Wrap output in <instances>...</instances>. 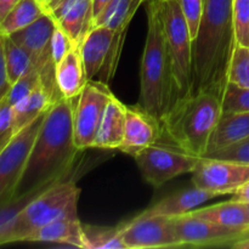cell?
Listing matches in <instances>:
<instances>
[{
  "instance_id": "obj_43",
  "label": "cell",
  "mask_w": 249,
  "mask_h": 249,
  "mask_svg": "<svg viewBox=\"0 0 249 249\" xmlns=\"http://www.w3.org/2000/svg\"><path fill=\"white\" fill-rule=\"evenodd\" d=\"M247 236H249V231H248V232H247V233H246V235H245V236H243V237H247ZM243 237H242V238H243Z\"/></svg>"
},
{
  "instance_id": "obj_5",
  "label": "cell",
  "mask_w": 249,
  "mask_h": 249,
  "mask_svg": "<svg viewBox=\"0 0 249 249\" xmlns=\"http://www.w3.org/2000/svg\"><path fill=\"white\" fill-rule=\"evenodd\" d=\"M80 190L74 181L53 185L29 202L16 216L0 240V246L23 242L24 238L41 226L65 215L78 214Z\"/></svg>"
},
{
  "instance_id": "obj_3",
  "label": "cell",
  "mask_w": 249,
  "mask_h": 249,
  "mask_svg": "<svg viewBox=\"0 0 249 249\" xmlns=\"http://www.w3.org/2000/svg\"><path fill=\"white\" fill-rule=\"evenodd\" d=\"M146 11L147 36L141 57L139 106L160 122L177 100V90L160 0H148Z\"/></svg>"
},
{
  "instance_id": "obj_33",
  "label": "cell",
  "mask_w": 249,
  "mask_h": 249,
  "mask_svg": "<svg viewBox=\"0 0 249 249\" xmlns=\"http://www.w3.org/2000/svg\"><path fill=\"white\" fill-rule=\"evenodd\" d=\"M203 157L215 158V160H229V162L240 163V164L249 165V138L228 146L225 148L215 151V152L207 153Z\"/></svg>"
},
{
  "instance_id": "obj_11",
  "label": "cell",
  "mask_w": 249,
  "mask_h": 249,
  "mask_svg": "<svg viewBox=\"0 0 249 249\" xmlns=\"http://www.w3.org/2000/svg\"><path fill=\"white\" fill-rule=\"evenodd\" d=\"M126 249L181 247L173 228L172 218L160 215H139L118 228Z\"/></svg>"
},
{
  "instance_id": "obj_20",
  "label": "cell",
  "mask_w": 249,
  "mask_h": 249,
  "mask_svg": "<svg viewBox=\"0 0 249 249\" xmlns=\"http://www.w3.org/2000/svg\"><path fill=\"white\" fill-rule=\"evenodd\" d=\"M126 106L116 96H112L105 109L104 118L92 147L114 150L121 147L125 129Z\"/></svg>"
},
{
  "instance_id": "obj_23",
  "label": "cell",
  "mask_w": 249,
  "mask_h": 249,
  "mask_svg": "<svg viewBox=\"0 0 249 249\" xmlns=\"http://www.w3.org/2000/svg\"><path fill=\"white\" fill-rule=\"evenodd\" d=\"M45 87L39 82L36 89L27 95L24 99L12 106L14 109V133L17 134L21 129L38 118L40 114L45 113L57 102Z\"/></svg>"
},
{
  "instance_id": "obj_39",
  "label": "cell",
  "mask_w": 249,
  "mask_h": 249,
  "mask_svg": "<svg viewBox=\"0 0 249 249\" xmlns=\"http://www.w3.org/2000/svg\"><path fill=\"white\" fill-rule=\"evenodd\" d=\"M19 0H0V23L9 15V12L18 4Z\"/></svg>"
},
{
  "instance_id": "obj_25",
  "label": "cell",
  "mask_w": 249,
  "mask_h": 249,
  "mask_svg": "<svg viewBox=\"0 0 249 249\" xmlns=\"http://www.w3.org/2000/svg\"><path fill=\"white\" fill-rule=\"evenodd\" d=\"M45 7L40 0H19L0 23V34L11 36L19 29L26 28L45 14Z\"/></svg>"
},
{
  "instance_id": "obj_24",
  "label": "cell",
  "mask_w": 249,
  "mask_h": 249,
  "mask_svg": "<svg viewBox=\"0 0 249 249\" xmlns=\"http://www.w3.org/2000/svg\"><path fill=\"white\" fill-rule=\"evenodd\" d=\"M145 0H112L95 18L94 26H105L125 36L134 15Z\"/></svg>"
},
{
  "instance_id": "obj_4",
  "label": "cell",
  "mask_w": 249,
  "mask_h": 249,
  "mask_svg": "<svg viewBox=\"0 0 249 249\" xmlns=\"http://www.w3.org/2000/svg\"><path fill=\"white\" fill-rule=\"evenodd\" d=\"M221 113V99L211 92L180 97L160 121L162 136L181 150L203 157Z\"/></svg>"
},
{
  "instance_id": "obj_2",
  "label": "cell",
  "mask_w": 249,
  "mask_h": 249,
  "mask_svg": "<svg viewBox=\"0 0 249 249\" xmlns=\"http://www.w3.org/2000/svg\"><path fill=\"white\" fill-rule=\"evenodd\" d=\"M233 0H204L198 31L192 40L191 92H211L221 99L236 46Z\"/></svg>"
},
{
  "instance_id": "obj_15",
  "label": "cell",
  "mask_w": 249,
  "mask_h": 249,
  "mask_svg": "<svg viewBox=\"0 0 249 249\" xmlns=\"http://www.w3.org/2000/svg\"><path fill=\"white\" fill-rule=\"evenodd\" d=\"M162 138L160 122L151 114L143 111L140 106H126L125 129L122 142V152L129 156H135L148 146L153 145Z\"/></svg>"
},
{
  "instance_id": "obj_16",
  "label": "cell",
  "mask_w": 249,
  "mask_h": 249,
  "mask_svg": "<svg viewBox=\"0 0 249 249\" xmlns=\"http://www.w3.org/2000/svg\"><path fill=\"white\" fill-rule=\"evenodd\" d=\"M56 23L49 14H44L36 21L26 28L7 36L16 44L28 51L33 60L34 67L40 70L48 61H50V43Z\"/></svg>"
},
{
  "instance_id": "obj_7",
  "label": "cell",
  "mask_w": 249,
  "mask_h": 249,
  "mask_svg": "<svg viewBox=\"0 0 249 249\" xmlns=\"http://www.w3.org/2000/svg\"><path fill=\"white\" fill-rule=\"evenodd\" d=\"M143 180L158 189L169 180L196 169L201 157L191 155L173 143L157 141L134 156Z\"/></svg>"
},
{
  "instance_id": "obj_8",
  "label": "cell",
  "mask_w": 249,
  "mask_h": 249,
  "mask_svg": "<svg viewBox=\"0 0 249 249\" xmlns=\"http://www.w3.org/2000/svg\"><path fill=\"white\" fill-rule=\"evenodd\" d=\"M125 36L105 26H94L79 45L88 80L108 84L117 70Z\"/></svg>"
},
{
  "instance_id": "obj_32",
  "label": "cell",
  "mask_w": 249,
  "mask_h": 249,
  "mask_svg": "<svg viewBox=\"0 0 249 249\" xmlns=\"http://www.w3.org/2000/svg\"><path fill=\"white\" fill-rule=\"evenodd\" d=\"M39 82H40V72H39L38 68H32L28 73H26L23 77L19 78L17 82H15L11 85L6 95L7 102L11 106L16 105L17 102L24 99L27 95L31 94L36 89V85L39 84Z\"/></svg>"
},
{
  "instance_id": "obj_30",
  "label": "cell",
  "mask_w": 249,
  "mask_h": 249,
  "mask_svg": "<svg viewBox=\"0 0 249 249\" xmlns=\"http://www.w3.org/2000/svg\"><path fill=\"white\" fill-rule=\"evenodd\" d=\"M224 113L249 112V88H241L228 83L221 96Z\"/></svg>"
},
{
  "instance_id": "obj_41",
  "label": "cell",
  "mask_w": 249,
  "mask_h": 249,
  "mask_svg": "<svg viewBox=\"0 0 249 249\" xmlns=\"http://www.w3.org/2000/svg\"><path fill=\"white\" fill-rule=\"evenodd\" d=\"M229 247L236 248V249H249V236L247 237L240 238V240L235 241L233 243H231Z\"/></svg>"
},
{
  "instance_id": "obj_31",
  "label": "cell",
  "mask_w": 249,
  "mask_h": 249,
  "mask_svg": "<svg viewBox=\"0 0 249 249\" xmlns=\"http://www.w3.org/2000/svg\"><path fill=\"white\" fill-rule=\"evenodd\" d=\"M232 16L236 43L249 46V0H233Z\"/></svg>"
},
{
  "instance_id": "obj_19",
  "label": "cell",
  "mask_w": 249,
  "mask_h": 249,
  "mask_svg": "<svg viewBox=\"0 0 249 249\" xmlns=\"http://www.w3.org/2000/svg\"><path fill=\"white\" fill-rule=\"evenodd\" d=\"M189 214L206 219L219 226L236 231L243 236L249 231V214L246 203L228 201L214 206L196 208ZM241 237V238H242Z\"/></svg>"
},
{
  "instance_id": "obj_9",
  "label": "cell",
  "mask_w": 249,
  "mask_h": 249,
  "mask_svg": "<svg viewBox=\"0 0 249 249\" xmlns=\"http://www.w3.org/2000/svg\"><path fill=\"white\" fill-rule=\"evenodd\" d=\"M113 96L108 85L99 80H88L73 104V134L78 150L94 146L105 109Z\"/></svg>"
},
{
  "instance_id": "obj_12",
  "label": "cell",
  "mask_w": 249,
  "mask_h": 249,
  "mask_svg": "<svg viewBox=\"0 0 249 249\" xmlns=\"http://www.w3.org/2000/svg\"><path fill=\"white\" fill-rule=\"evenodd\" d=\"M249 180V165L201 157L192 172V185L216 196L232 195Z\"/></svg>"
},
{
  "instance_id": "obj_22",
  "label": "cell",
  "mask_w": 249,
  "mask_h": 249,
  "mask_svg": "<svg viewBox=\"0 0 249 249\" xmlns=\"http://www.w3.org/2000/svg\"><path fill=\"white\" fill-rule=\"evenodd\" d=\"M55 73L58 90L62 97L73 99L79 95L88 82L79 46H74L60 62L56 63Z\"/></svg>"
},
{
  "instance_id": "obj_28",
  "label": "cell",
  "mask_w": 249,
  "mask_h": 249,
  "mask_svg": "<svg viewBox=\"0 0 249 249\" xmlns=\"http://www.w3.org/2000/svg\"><path fill=\"white\" fill-rule=\"evenodd\" d=\"M228 82L249 88V46L236 44L228 73Z\"/></svg>"
},
{
  "instance_id": "obj_38",
  "label": "cell",
  "mask_w": 249,
  "mask_h": 249,
  "mask_svg": "<svg viewBox=\"0 0 249 249\" xmlns=\"http://www.w3.org/2000/svg\"><path fill=\"white\" fill-rule=\"evenodd\" d=\"M232 201L241 202V203H249V180L246 184H243L235 194H232Z\"/></svg>"
},
{
  "instance_id": "obj_34",
  "label": "cell",
  "mask_w": 249,
  "mask_h": 249,
  "mask_svg": "<svg viewBox=\"0 0 249 249\" xmlns=\"http://www.w3.org/2000/svg\"><path fill=\"white\" fill-rule=\"evenodd\" d=\"M14 109L6 97L0 102V151L14 138Z\"/></svg>"
},
{
  "instance_id": "obj_21",
  "label": "cell",
  "mask_w": 249,
  "mask_h": 249,
  "mask_svg": "<svg viewBox=\"0 0 249 249\" xmlns=\"http://www.w3.org/2000/svg\"><path fill=\"white\" fill-rule=\"evenodd\" d=\"M247 138H249V112H223L211 136L207 153L215 152Z\"/></svg>"
},
{
  "instance_id": "obj_37",
  "label": "cell",
  "mask_w": 249,
  "mask_h": 249,
  "mask_svg": "<svg viewBox=\"0 0 249 249\" xmlns=\"http://www.w3.org/2000/svg\"><path fill=\"white\" fill-rule=\"evenodd\" d=\"M11 88L9 77H7L6 61H5V49H4V36L0 34V102L6 97Z\"/></svg>"
},
{
  "instance_id": "obj_42",
  "label": "cell",
  "mask_w": 249,
  "mask_h": 249,
  "mask_svg": "<svg viewBox=\"0 0 249 249\" xmlns=\"http://www.w3.org/2000/svg\"><path fill=\"white\" fill-rule=\"evenodd\" d=\"M41 1V4H46V2H50V1H53V0H40Z\"/></svg>"
},
{
  "instance_id": "obj_36",
  "label": "cell",
  "mask_w": 249,
  "mask_h": 249,
  "mask_svg": "<svg viewBox=\"0 0 249 249\" xmlns=\"http://www.w3.org/2000/svg\"><path fill=\"white\" fill-rule=\"evenodd\" d=\"M180 6H181L182 12L189 23L190 32H191L192 40L196 36L197 31H198L199 22H201L202 14H203L204 0H179Z\"/></svg>"
},
{
  "instance_id": "obj_14",
  "label": "cell",
  "mask_w": 249,
  "mask_h": 249,
  "mask_svg": "<svg viewBox=\"0 0 249 249\" xmlns=\"http://www.w3.org/2000/svg\"><path fill=\"white\" fill-rule=\"evenodd\" d=\"M46 14L79 46L94 27L92 0H53L43 4Z\"/></svg>"
},
{
  "instance_id": "obj_35",
  "label": "cell",
  "mask_w": 249,
  "mask_h": 249,
  "mask_svg": "<svg viewBox=\"0 0 249 249\" xmlns=\"http://www.w3.org/2000/svg\"><path fill=\"white\" fill-rule=\"evenodd\" d=\"M74 46V43L72 39L63 32L60 27L56 26L53 29V36H51V43H50V53L53 61L56 63L60 62Z\"/></svg>"
},
{
  "instance_id": "obj_1",
  "label": "cell",
  "mask_w": 249,
  "mask_h": 249,
  "mask_svg": "<svg viewBox=\"0 0 249 249\" xmlns=\"http://www.w3.org/2000/svg\"><path fill=\"white\" fill-rule=\"evenodd\" d=\"M73 104L74 97H62L48 111L15 196L44 191L70 174L80 152L73 134Z\"/></svg>"
},
{
  "instance_id": "obj_17",
  "label": "cell",
  "mask_w": 249,
  "mask_h": 249,
  "mask_svg": "<svg viewBox=\"0 0 249 249\" xmlns=\"http://www.w3.org/2000/svg\"><path fill=\"white\" fill-rule=\"evenodd\" d=\"M23 242H45L68 245L75 248L87 249L84 225L80 223L78 214L65 215L33 231Z\"/></svg>"
},
{
  "instance_id": "obj_13",
  "label": "cell",
  "mask_w": 249,
  "mask_h": 249,
  "mask_svg": "<svg viewBox=\"0 0 249 249\" xmlns=\"http://www.w3.org/2000/svg\"><path fill=\"white\" fill-rule=\"evenodd\" d=\"M175 235L181 247L194 246H230L242 235L236 231L219 226L206 219L185 214L172 218Z\"/></svg>"
},
{
  "instance_id": "obj_44",
  "label": "cell",
  "mask_w": 249,
  "mask_h": 249,
  "mask_svg": "<svg viewBox=\"0 0 249 249\" xmlns=\"http://www.w3.org/2000/svg\"><path fill=\"white\" fill-rule=\"evenodd\" d=\"M246 206H247V211H248V214H249V203L246 204Z\"/></svg>"
},
{
  "instance_id": "obj_6",
  "label": "cell",
  "mask_w": 249,
  "mask_h": 249,
  "mask_svg": "<svg viewBox=\"0 0 249 249\" xmlns=\"http://www.w3.org/2000/svg\"><path fill=\"white\" fill-rule=\"evenodd\" d=\"M160 7L172 58L178 100L191 92L192 36L179 0H160Z\"/></svg>"
},
{
  "instance_id": "obj_18",
  "label": "cell",
  "mask_w": 249,
  "mask_h": 249,
  "mask_svg": "<svg viewBox=\"0 0 249 249\" xmlns=\"http://www.w3.org/2000/svg\"><path fill=\"white\" fill-rule=\"evenodd\" d=\"M215 194L192 185V187L165 197L141 213V215H160L175 218L190 213L201 204L215 198Z\"/></svg>"
},
{
  "instance_id": "obj_40",
  "label": "cell",
  "mask_w": 249,
  "mask_h": 249,
  "mask_svg": "<svg viewBox=\"0 0 249 249\" xmlns=\"http://www.w3.org/2000/svg\"><path fill=\"white\" fill-rule=\"evenodd\" d=\"M112 0H92V10H94V21L109 4Z\"/></svg>"
},
{
  "instance_id": "obj_29",
  "label": "cell",
  "mask_w": 249,
  "mask_h": 249,
  "mask_svg": "<svg viewBox=\"0 0 249 249\" xmlns=\"http://www.w3.org/2000/svg\"><path fill=\"white\" fill-rule=\"evenodd\" d=\"M44 191L27 192V194L19 195V196H15L10 201L0 204V240H1L2 235L6 232L7 229L10 228V225L14 223L16 216L21 213L22 209Z\"/></svg>"
},
{
  "instance_id": "obj_27",
  "label": "cell",
  "mask_w": 249,
  "mask_h": 249,
  "mask_svg": "<svg viewBox=\"0 0 249 249\" xmlns=\"http://www.w3.org/2000/svg\"><path fill=\"white\" fill-rule=\"evenodd\" d=\"M87 249H126L118 228L106 229L84 225Z\"/></svg>"
},
{
  "instance_id": "obj_26",
  "label": "cell",
  "mask_w": 249,
  "mask_h": 249,
  "mask_svg": "<svg viewBox=\"0 0 249 249\" xmlns=\"http://www.w3.org/2000/svg\"><path fill=\"white\" fill-rule=\"evenodd\" d=\"M4 49L5 61H6L7 77L11 85L15 82L28 73L32 68H36L33 65L31 55L28 51L24 50L22 46L15 43L10 36H4Z\"/></svg>"
},
{
  "instance_id": "obj_10",
  "label": "cell",
  "mask_w": 249,
  "mask_h": 249,
  "mask_svg": "<svg viewBox=\"0 0 249 249\" xmlns=\"http://www.w3.org/2000/svg\"><path fill=\"white\" fill-rule=\"evenodd\" d=\"M46 113L48 111L15 134L10 142L0 151V204L10 201L16 195L29 153Z\"/></svg>"
}]
</instances>
